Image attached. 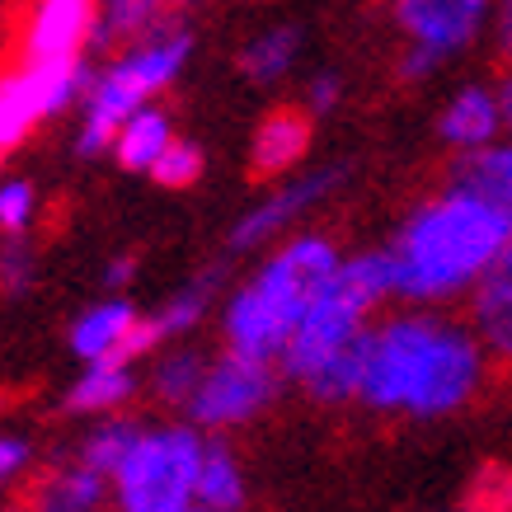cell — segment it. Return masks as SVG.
Masks as SVG:
<instances>
[{
  "label": "cell",
  "mask_w": 512,
  "mask_h": 512,
  "mask_svg": "<svg viewBox=\"0 0 512 512\" xmlns=\"http://www.w3.org/2000/svg\"><path fill=\"white\" fill-rule=\"evenodd\" d=\"M202 170H207V156H202L198 141L170 137V146L151 160V170H146V174H151L160 188H193L202 179Z\"/></svg>",
  "instance_id": "d4e9b609"
},
{
  "label": "cell",
  "mask_w": 512,
  "mask_h": 512,
  "mask_svg": "<svg viewBox=\"0 0 512 512\" xmlns=\"http://www.w3.org/2000/svg\"><path fill=\"white\" fill-rule=\"evenodd\" d=\"M287 334H292L287 315H282L254 282H245V287L231 296V306H226V348H231V353L278 362Z\"/></svg>",
  "instance_id": "8fae6325"
},
{
  "label": "cell",
  "mask_w": 512,
  "mask_h": 512,
  "mask_svg": "<svg viewBox=\"0 0 512 512\" xmlns=\"http://www.w3.org/2000/svg\"><path fill=\"white\" fill-rule=\"evenodd\" d=\"M132 325H137V306L123 301V296H113V301L85 311L76 325H71V348H76V357H85V362H113L118 343L127 339Z\"/></svg>",
  "instance_id": "ac0fdd59"
},
{
  "label": "cell",
  "mask_w": 512,
  "mask_h": 512,
  "mask_svg": "<svg viewBox=\"0 0 512 512\" xmlns=\"http://www.w3.org/2000/svg\"><path fill=\"white\" fill-rule=\"evenodd\" d=\"M447 188L470 193V198L489 202V207H498V212H512V151L508 146H498V141L461 151L456 165H451Z\"/></svg>",
  "instance_id": "9a60e30c"
},
{
  "label": "cell",
  "mask_w": 512,
  "mask_h": 512,
  "mask_svg": "<svg viewBox=\"0 0 512 512\" xmlns=\"http://www.w3.org/2000/svg\"><path fill=\"white\" fill-rule=\"evenodd\" d=\"M296 52H301V29L296 24H278V29H264L240 52V71L254 85H273V80H282L292 71Z\"/></svg>",
  "instance_id": "44dd1931"
},
{
  "label": "cell",
  "mask_w": 512,
  "mask_h": 512,
  "mask_svg": "<svg viewBox=\"0 0 512 512\" xmlns=\"http://www.w3.org/2000/svg\"><path fill=\"white\" fill-rule=\"evenodd\" d=\"M315 137V118L301 104H278L268 113L259 132H254V146H249V179L254 184H268V179H282L287 170L301 165V156L311 151Z\"/></svg>",
  "instance_id": "30bf717a"
},
{
  "label": "cell",
  "mask_w": 512,
  "mask_h": 512,
  "mask_svg": "<svg viewBox=\"0 0 512 512\" xmlns=\"http://www.w3.org/2000/svg\"><path fill=\"white\" fill-rule=\"evenodd\" d=\"M132 273H137L132 259H113V268L104 273V282H109V287H123V282H132Z\"/></svg>",
  "instance_id": "1f68e13d"
},
{
  "label": "cell",
  "mask_w": 512,
  "mask_h": 512,
  "mask_svg": "<svg viewBox=\"0 0 512 512\" xmlns=\"http://www.w3.org/2000/svg\"><path fill=\"white\" fill-rule=\"evenodd\" d=\"M33 249L24 235H10L5 245H0V296H24L33 287Z\"/></svg>",
  "instance_id": "484cf974"
},
{
  "label": "cell",
  "mask_w": 512,
  "mask_h": 512,
  "mask_svg": "<svg viewBox=\"0 0 512 512\" xmlns=\"http://www.w3.org/2000/svg\"><path fill=\"white\" fill-rule=\"evenodd\" d=\"M29 503L43 512H104L109 508V480L71 456L47 475H38V484L29 489Z\"/></svg>",
  "instance_id": "5bb4252c"
},
{
  "label": "cell",
  "mask_w": 512,
  "mask_h": 512,
  "mask_svg": "<svg viewBox=\"0 0 512 512\" xmlns=\"http://www.w3.org/2000/svg\"><path fill=\"white\" fill-rule=\"evenodd\" d=\"M470 329L484 343V353L503 357L512 343V268L508 254L494 259L480 278L470 282Z\"/></svg>",
  "instance_id": "4fadbf2b"
},
{
  "label": "cell",
  "mask_w": 512,
  "mask_h": 512,
  "mask_svg": "<svg viewBox=\"0 0 512 512\" xmlns=\"http://www.w3.org/2000/svg\"><path fill=\"white\" fill-rule=\"evenodd\" d=\"M33 207H38V193H33L29 179H5L0 184V231L24 235L33 221Z\"/></svg>",
  "instance_id": "4316f807"
},
{
  "label": "cell",
  "mask_w": 512,
  "mask_h": 512,
  "mask_svg": "<svg viewBox=\"0 0 512 512\" xmlns=\"http://www.w3.org/2000/svg\"><path fill=\"white\" fill-rule=\"evenodd\" d=\"M489 353L475 329L442 315H395L367 329L357 400L404 419H447L480 395Z\"/></svg>",
  "instance_id": "6da1fadb"
},
{
  "label": "cell",
  "mask_w": 512,
  "mask_h": 512,
  "mask_svg": "<svg viewBox=\"0 0 512 512\" xmlns=\"http://www.w3.org/2000/svg\"><path fill=\"white\" fill-rule=\"evenodd\" d=\"M33 466V442L29 437H0V489H10L29 475Z\"/></svg>",
  "instance_id": "f1b7e54d"
},
{
  "label": "cell",
  "mask_w": 512,
  "mask_h": 512,
  "mask_svg": "<svg viewBox=\"0 0 512 512\" xmlns=\"http://www.w3.org/2000/svg\"><path fill=\"white\" fill-rule=\"evenodd\" d=\"M339 99H343V80L334 76V71H320V76L306 85V104H301V109L311 113V118H325V113H334Z\"/></svg>",
  "instance_id": "f546056e"
},
{
  "label": "cell",
  "mask_w": 512,
  "mask_h": 512,
  "mask_svg": "<svg viewBox=\"0 0 512 512\" xmlns=\"http://www.w3.org/2000/svg\"><path fill=\"white\" fill-rule=\"evenodd\" d=\"M343 179H348V170H343V165H329V170H315V174H306V179H292L287 188H273V193L231 231V245L254 249V245H264V240H273L287 221H296L301 212H311L315 202L329 198Z\"/></svg>",
  "instance_id": "9c48e42d"
},
{
  "label": "cell",
  "mask_w": 512,
  "mask_h": 512,
  "mask_svg": "<svg viewBox=\"0 0 512 512\" xmlns=\"http://www.w3.org/2000/svg\"><path fill=\"white\" fill-rule=\"evenodd\" d=\"M202 433L193 423L141 428L118 470L109 475V503L118 512H174L193 503Z\"/></svg>",
  "instance_id": "3957f363"
},
{
  "label": "cell",
  "mask_w": 512,
  "mask_h": 512,
  "mask_svg": "<svg viewBox=\"0 0 512 512\" xmlns=\"http://www.w3.org/2000/svg\"><path fill=\"white\" fill-rule=\"evenodd\" d=\"M437 66H442V62H437L433 52H423V47L409 43V47H404V57H400V66H395V71H400L404 85H414V80H423L428 71H437Z\"/></svg>",
  "instance_id": "4dcf8cb0"
},
{
  "label": "cell",
  "mask_w": 512,
  "mask_h": 512,
  "mask_svg": "<svg viewBox=\"0 0 512 512\" xmlns=\"http://www.w3.org/2000/svg\"><path fill=\"white\" fill-rule=\"evenodd\" d=\"M94 24V0H33L24 19L19 62H62L85 57Z\"/></svg>",
  "instance_id": "ba28073f"
},
{
  "label": "cell",
  "mask_w": 512,
  "mask_h": 512,
  "mask_svg": "<svg viewBox=\"0 0 512 512\" xmlns=\"http://www.w3.org/2000/svg\"><path fill=\"white\" fill-rule=\"evenodd\" d=\"M489 15L494 0H395V24L404 29V38L433 52L437 62L480 43Z\"/></svg>",
  "instance_id": "52a82bcc"
},
{
  "label": "cell",
  "mask_w": 512,
  "mask_h": 512,
  "mask_svg": "<svg viewBox=\"0 0 512 512\" xmlns=\"http://www.w3.org/2000/svg\"><path fill=\"white\" fill-rule=\"evenodd\" d=\"M5 512H43V508H33V503H15V508H5Z\"/></svg>",
  "instance_id": "836d02e7"
},
{
  "label": "cell",
  "mask_w": 512,
  "mask_h": 512,
  "mask_svg": "<svg viewBox=\"0 0 512 512\" xmlns=\"http://www.w3.org/2000/svg\"><path fill=\"white\" fill-rule=\"evenodd\" d=\"M217 287H221V268H212L207 278L188 282V287H184L179 296H174V301H165V311L151 315V325H156L160 339H179V334H193V329L202 325L207 306H212Z\"/></svg>",
  "instance_id": "603a6c76"
},
{
  "label": "cell",
  "mask_w": 512,
  "mask_h": 512,
  "mask_svg": "<svg viewBox=\"0 0 512 512\" xmlns=\"http://www.w3.org/2000/svg\"><path fill=\"white\" fill-rule=\"evenodd\" d=\"M512 212H498L470 193H437L419 202L400 235L386 245L390 296L400 301H447L466 292L484 268L508 254Z\"/></svg>",
  "instance_id": "7a4b0ae2"
},
{
  "label": "cell",
  "mask_w": 512,
  "mask_h": 512,
  "mask_svg": "<svg viewBox=\"0 0 512 512\" xmlns=\"http://www.w3.org/2000/svg\"><path fill=\"white\" fill-rule=\"evenodd\" d=\"M160 15H165V0H94L90 43L118 47L127 38H146L160 29Z\"/></svg>",
  "instance_id": "ffe728a7"
},
{
  "label": "cell",
  "mask_w": 512,
  "mask_h": 512,
  "mask_svg": "<svg viewBox=\"0 0 512 512\" xmlns=\"http://www.w3.org/2000/svg\"><path fill=\"white\" fill-rule=\"evenodd\" d=\"M137 433H141L137 419H113V414H104V419L85 433V442L76 447V461H85L90 470H99V475L109 480L113 470H118V461L127 456V447L137 442Z\"/></svg>",
  "instance_id": "7402d4cb"
},
{
  "label": "cell",
  "mask_w": 512,
  "mask_h": 512,
  "mask_svg": "<svg viewBox=\"0 0 512 512\" xmlns=\"http://www.w3.org/2000/svg\"><path fill=\"white\" fill-rule=\"evenodd\" d=\"M202 367H207V357L198 348H174V353L160 357L156 376H151V395L160 404H170V409H184L188 395L198 390L202 381Z\"/></svg>",
  "instance_id": "cb8c5ba5"
},
{
  "label": "cell",
  "mask_w": 512,
  "mask_h": 512,
  "mask_svg": "<svg viewBox=\"0 0 512 512\" xmlns=\"http://www.w3.org/2000/svg\"><path fill=\"white\" fill-rule=\"evenodd\" d=\"M174 137V123H170V113L165 109H151V104H141V109H132L123 118V127L113 132V156H118V165L123 170H151V160L170 146Z\"/></svg>",
  "instance_id": "d6986e66"
},
{
  "label": "cell",
  "mask_w": 512,
  "mask_h": 512,
  "mask_svg": "<svg viewBox=\"0 0 512 512\" xmlns=\"http://www.w3.org/2000/svg\"><path fill=\"white\" fill-rule=\"evenodd\" d=\"M174 512H212V508H202V503H184V508H174Z\"/></svg>",
  "instance_id": "d6a6232c"
},
{
  "label": "cell",
  "mask_w": 512,
  "mask_h": 512,
  "mask_svg": "<svg viewBox=\"0 0 512 512\" xmlns=\"http://www.w3.org/2000/svg\"><path fill=\"white\" fill-rule=\"evenodd\" d=\"M339 259L343 254L334 240H325V235H296L292 245H282L249 282L287 315V325H296L301 315L311 311L315 296L325 292V282L339 268Z\"/></svg>",
  "instance_id": "8992f818"
},
{
  "label": "cell",
  "mask_w": 512,
  "mask_h": 512,
  "mask_svg": "<svg viewBox=\"0 0 512 512\" xmlns=\"http://www.w3.org/2000/svg\"><path fill=\"white\" fill-rule=\"evenodd\" d=\"M94 80L85 57H62V62H15L0 71V156L15 151L19 141L43 118L76 104L85 85Z\"/></svg>",
  "instance_id": "5b68a950"
},
{
  "label": "cell",
  "mask_w": 512,
  "mask_h": 512,
  "mask_svg": "<svg viewBox=\"0 0 512 512\" xmlns=\"http://www.w3.org/2000/svg\"><path fill=\"white\" fill-rule=\"evenodd\" d=\"M508 123V90L498 94L489 85H466V90L442 109V141L456 146V151H470V146H489L498 137V127Z\"/></svg>",
  "instance_id": "7c38bea8"
},
{
  "label": "cell",
  "mask_w": 512,
  "mask_h": 512,
  "mask_svg": "<svg viewBox=\"0 0 512 512\" xmlns=\"http://www.w3.org/2000/svg\"><path fill=\"white\" fill-rule=\"evenodd\" d=\"M447 512H508V470L489 466L484 480L475 484V494H470L461 508H447Z\"/></svg>",
  "instance_id": "83f0119b"
},
{
  "label": "cell",
  "mask_w": 512,
  "mask_h": 512,
  "mask_svg": "<svg viewBox=\"0 0 512 512\" xmlns=\"http://www.w3.org/2000/svg\"><path fill=\"white\" fill-rule=\"evenodd\" d=\"M193 503H202V508H212V512H245V503H249L245 466H240V456L221 437H202Z\"/></svg>",
  "instance_id": "2e32d148"
},
{
  "label": "cell",
  "mask_w": 512,
  "mask_h": 512,
  "mask_svg": "<svg viewBox=\"0 0 512 512\" xmlns=\"http://www.w3.org/2000/svg\"><path fill=\"white\" fill-rule=\"evenodd\" d=\"M165 5H188V0H165Z\"/></svg>",
  "instance_id": "e575fe53"
},
{
  "label": "cell",
  "mask_w": 512,
  "mask_h": 512,
  "mask_svg": "<svg viewBox=\"0 0 512 512\" xmlns=\"http://www.w3.org/2000/svg\"><path fill=\"white\" fill-rule=\"evenodd\" d=\"M137 395V376L132 362H90L85 376H76V386L66 390V414H113Z\"/></svg>",
  "instance_id": "e0dca14e"
},
{
  "label": "cell",
  "mask_w": 512,
  "mask_h": 512,
  "mask_svg": "<svg viewBox=\"0 0 512 512\" xmlns=\"http://www.w3.org/2000/svg\"><path fill=\"white\" fill-rule=\"evenodd\" d=\"M282 372L278 362L268 357H245V353H226L212 357L202 367L198 390L188 395L184 414L193 419V428L202 433H226V428H240V423L259 419L268 404L278 400Z\"/></svg>",
  "instance_id": "277c9868"
}]
</instances>
